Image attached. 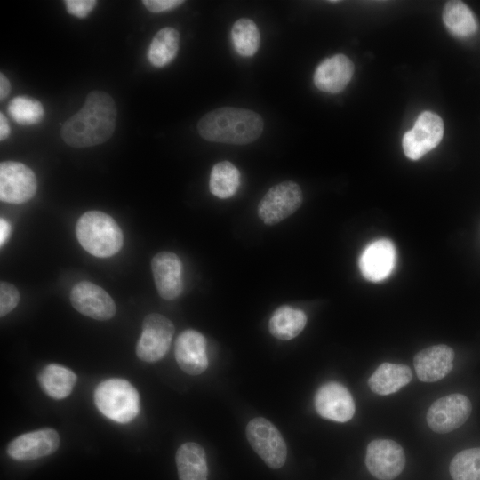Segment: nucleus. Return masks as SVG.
Wrapping results in <instances>:
<instances>
[{"label": "nucleus", "mask_w": 480, "mask_h": 480, "mask_svg": "<svg viewBox=\"0 0 480 480\" xmlns=\"http://www.w3.org/2000/svg\"><path fill=\"white\" fill-rule=\"evenodd\" d=\"M443 134L442 118L430 111L421 113L413 127L403 137L404 155L412 160L420 159L440 143Z\"/></svg>", "instance_id": "6e6552de"}, {"label": "nucleus", "mask_w": 480, "mask_h": 480, "mask_svg": "<svg viewBox=\"0 0 480 480\" xmlns=\"http://www.w3.org/2000/svg\"><path fill=\"white\" fill-rule=\"evenodd\" d=\"M443 20L448 30L460 37L469 36L477 29V22L468 6L461 1H449L443 10Z\"/></svg>", "instance_id": "393cba45"}, {"label": "nucleus", "mask_w": 480, "mask_h": 480, "mask_svg": "<svg viewBox=\"0 0 480 480\" xmlns=\"http://www.w3.org/2000/svg\"><path fill=\"white\" fill-rule=\"evenodd\" d=\"M37 189L34 172L26 164L5 161L0 164V199L9 204H23L30 200Z\"/></svg>", "instance_id": "1a4fd4ad"}, {"label": "nucleus", "mask_w": 480, "mask_h": 480, "mask_svg": "<svg viewBox=\"0 0 480 480\" xmlns=\"http://www.w3.org/2000/svg\"><path fill=\"white\" fill-rule=\"evenodd\" d=\"M365 464L368 471L379 480H393L405 466L402 446L389 439H375L367 446Z\"/></svg>", "instance_id": "9b49d317"}, {"label": "nucleus", "mask_w": 480, "mask_h": 480, "mask_svg": "<svg viewBox=\"0 0 480 480\" xmlns=\"http://www.w3.org/2000/svg\"><path fill=\"white\" fill-rule=\"evenodd\" d=\"M76 236L81 246L90 254L108 258L123 246V232L116 220L100 211H88L77 220Z\"/></svg>", "instance_id": "7ed1b4c3"}, {"label": "nucleus", "mask_w": 480, "mask_h": 480, "mask_svg": "<svg viewBox=\"0 0 480 480\" xmlns=\"http://www.w3.org/2000/svg\"><path fill=\"white\" fill-rule=\"evenodd\" d=\"M180 44V34L172 28L160 29L153 37L148 51V59L151 65L163 68L171 63L176 57Z\"/></svg>", "instance_id": "b1692460"}, {"label": "nucleus", "mask_w": 480, "mask_h": 480, "mask_svg": "<svg viewBox=\"0 0 480 480\" xmlns=\"http://www.w3.org/2000/svg\"><path fill=\"white\" fill-rule=\"evenodd\" d=\"M59 446L58 432L47 428L19 436L8 444L7 453L15 460L28 461L48 456Z\"/></svg>", "instance_id": "4468645a"}, {"label": "nucleus", "mask_w": 480, "mask_h": 480, "mask_svg": "<svg viewBox=\"0 0 480 480\" xmlns=\"http://www.w3.org/2000/svg\"><path fill=\"white\" fill-rule=\"evenodd\" d=\"M196 127L205 140L246 145L261 135L264 124L262 117L252 110L223 107L203 116Z\"/></svg>", "instance_id": "f03ea898"}, {"label": "nucleus", "mask_w": 480, "mask_h": 480, "mask_svg": "<svg viewBox=\"0 0 480 480\" xmlns=\"http://www.w3.org/2000/svg\"><path fill=\"white\" fill-rule=\"evenodd\" d=\"M231 39L236 52L252 57L259 50L260 34L255 22L248 18L237 20L231 28Z\"/></svg>", "instance_id": "bb28decb"}, {"label": "nucleus", "mask_w": 480, "mask_h": 480, "mask_svg": "<svg viewBox=\"0 0 480 480\" xmlns=\"http://www.w3.org/2000/svg\"><path fill=\"white\" fill-rule=\"evenodd\" d=\"M240 186V172L229 161H221L213 165L209 179L211 193L226 199L233 196Z\"/></svg>", "instance_id": "a878e982"}, {"label": "nucleus", "mask_w": 480, "mask_h": 480, "mask_svg": "<svg viewBox=\"0 0 480 480\" xmlns=\"http://www.w3.org/2000/svg\"><path fill=\"white\" fill-rule=\"evenodd\" d=\"M174 332L172 322L164 316L157 313L148 315L137 342V356L148 363L159 361L166 355Z\"/></svg>", "instance_id": "0eeeda50"}, {"label": "nucleus", "mask_w": 480, "mask_h": 480, "mask_svg": "<svg viewBox=\"0 0 480 480\" xmlns=\"http://www.w3.org/2000/svg\"><path fill=\"white\" fill-rule=\"evenodd\" d=\"M97 2L95 0H67L65 6L67 12L77 18L83 19L89 15L94 9Z\"/></svg>", "instance_id": "7c9ffc66"}, {"label": "nucleus", "mask_w": 480, "mask_h": 480, "mask_svg": "<svg viewBox=\"0 0 480 480\" xmlns=\"http://www.w3.org/2000/svg\"><path fill=\"white\" fill-rule=\"evenodd\" d=\"M116 106L112 97L102 91H92L82 108L62 125V140L74 148H86L107 141L114 133Z\"/></svg>", "instance_id": "f257e3e1"}, {"label": "nucleus", "mask_w": 480, "mask_h": 480, "mask_svg": "<svg viewBox=\"0 0 480 480\" xmlns=\"http://www.w3.org/2000/svg\"><path fill=\"white\" fill-rule=\"evenodd\" d=\"M77 377L70 369L58 364L46 365L38 375L44 392L53 399H63L72 392Z\"/></svg>", "instance_id": "5701e85b"}, {"label": "nucleus", "mask_w": 480, "mask_h": 480, "mask_svg": "<svg viewBox=\"0 0 480 480\" xmlns=\"http://www.w3.org/2000/svg\"><path fill=\"white\" fill-rule=\"evenodd\" d=\"M8 113L16 123L33 125L43 119L44 110L40 101L27 96H18L10 101Z\"/></svg>", "instance_id": "c85d7f7f"}, {"label": "nucleus", "mask_w": 480, "mask_h": 480, "mask_svg": "<svg viewBox=\"0 0 480 480\" xmlns=\"http://www.w3.org/2000/svg\"><path fill=\"white\" fill-rule=\"evenodd\" d=\"M11 84L8 78L3 74H0V100H4L10 93Z\"/></svg>", "instance_id": "72a5a7b5"}, {"label": "nucleus", "mask_w": 480, "mask_h": 480, "mask_svg": "<svg viewBox=\"0 0 480 480\" xmlns=\"http://www.w3.org/2000/svg\"><path fill=\"white\" fill-rule=\"evenodd\" d=\"M314 404L321 417L337 422L350 420L356 411L352 395L338 382L322 385L315 395Z\"/></svg>", "instance_id": "ddd939ff"}, {"label": "nucleus", "mask_w": 480, "mask_h": 480, "mask_svg": "<svg viewBox=\"0 0 480 480\" xmlns=\"http://www.w3.org/2000/svg\"><path fill=\"white\" fill-rule=\"evenodd\" d=\"M449 472L453 480H480V447L458 452L450 463Z\"/></svg>", "instance_id": "cd10ccee"}, {"label": "nucleus", "mask_w": 480, "mask_h": 480, "mask_svg": "<svg viewBox=\"0 0 480 480\" xmlns=\"http://www.w3.org/2000/svg\"><path fill=\"white\" fill-rule=\"evenodd\" d=\"M306 324L307 316L302 310L283 305L273 312L268 322V330L275 338L289 340L298 336Z\"/></svg>", "instance_id": "4be33fe9"}, {"label": "nucleus", "mask_w": 480, "mask_h": 480, "mask_svg": "<svg viewBox=\"0 0 480 480\" xmlns=\"http://www.w3.org/2000/svg\"><path fill=\"white\" fill-rule=\"evenodd\" d=\"M396 262L395 245L388 239H379L369 244L359 258L363 276L372 282H380L392 273Z\"/></svg>", "instance_id": "2eb2a0df"}, {"label": "nucleus", "mask_w": 480, "mask_h": 480, "mask_svg": "<svg viewBox=\"0 0 480 480\" xmlns=\"http://www.w3.org/2000/svg\"><path fill=\"white\" fill-rule=\"evenodd\" d=\"M354 65L344 54H335L324 60L316 68L313 80L322 92L336 93L342 91L350 82Z\"/></svg>", "instance_id": "6ab92c4d"}, {"label": "nucleus", "mask_w": 480, "mask_h": 480, "mask_svg": "<svg viewBox=\"0 0 480 480\" xmlns=\"http://www.w3.org/2000/svg\"><path fill=\"white\" fill-rule=\"evenodd\" d=\"M11 129L9 123L4 116V115L1 112L0 113V140H4L8 138L10 135Z\"/></svg>", "instance_id": "f704fd0d"}, {"label": "nucleus", "mask_w": 480, "mask_h": 480, "mask_svg": "<svg viewBox=\"0 0 480 480\" xmlns=\"http://www.w3.org/2000/svg\"><path fill=\"white\" fill-rule=\"evenodd\" d=\"M246 437L252 448L269 468L277 469L284 465L286 444L269 420L262 417L251 420L246 426Z\"/></svg>", "instance_id": "39448f33"}, {"label": "nucleus", "mask_w": 480, "mask_h": 480, "mask_svg": "<svg viewBox=\"0 0 480 480\" xmlns=\"http://www.w3.org/2000/svg\"><path fill=\"white\" fill-rule=\"evenodd\" d=\"M303 194L294 181L285 180L271 187L258 205L259 218L275 225L294 213L301 205Z\"/></svg>", "instance_id": "423d86ee"}, {"label": "nucleus", "mask_w": 480, "mask_h": 480, "mask_svg": "<svg viewBox=\"0 0 480 480\" xmlns=\"http://www.w3.org/2000/svg\"><path fill=\"white\" fill-rule=\"evenodd\" d=\"M206 339L199 332L183 331L175 342V359L180 368L189 375H199L208 367Z\"/></svg>", "instance_id": "f3484780"}, {"label": "nucleus", "mask_w": 480, "mask_h": 480, "mask_svg": "<svg viewBox=\"0 0 480 480\" xmlns=\"http://www.w3.org/2000/svg\"><path fill=\"white\" fill-rule=\"evenodd\" d=\"M11 233V226L9 222L1 218L0 219V245L3 246L4 243L8 240V237Z\"/></svg>", "instance_id": "473e14b6"}, {"label": "nucleus", "mask_w": 480, "mask_h": 480, "mask_svg": "<svg viewBox=\"0 0 480 480\" xmlns=\"http://www.w3.org/2000/svg\"><path fill=\"white\" fill-rule=\"evenodd\" d=\"M454 351L447 345H435L416 354L414 368L420 380L435 382L444 378L452 369Z\"/></svg>", "instance_id": "a211bd4d"}, {"label": "nucleus", "mask_w": 480, "mask_h": 480, "mask_svg": "<svg viewBox=\"0 0 480 480\" xmlns=\"http://www.w3.org/2000/svg\"><path fill=\"white\" fill-rule=\"evenodd\" d=\"M20 293L17 288L7 282L0 284V316H4L10 313L17 305Z\"/></svg>", "instance_id": "c756f323"}, {"label": "nucleus", "mask_w": 480, "mask_h": 480, "mask_svg": "<svg viewBox=\"0 0 480 480\" xmlns=\"http://www.w3.org/2000/svg\"><path fill=\"white\" fill-rule=\"evenodd\" d=\"M151 269L158 294L164 300H172L182 292V263L171 252L156 253L151 260Z\"/></svg>", "instance_id": "dca6fc26"}, {"label": "nucleus", "mask_w": 480, "mask_h": 480, "mask_svg": "<svg viewBox=\"0 0 480 480\" xmlns=\"http://www.w3.org/2000/svg\"><path fill=\"white\" fill-rule=\"evenodd\" d=\"M412 379L409 366L403 364L383 363L368 380L371 390L378 395H390L406 386Z\"/></svg>", "instance_id": "aec40b11"}, {"label": "nucleus", "mask_w": 480, "mask_h": 480, "mask_svg": "<svg viewBox=\"0 0 480 480\" xmlns=\"http://www.w3.org/2000/svg\"><path fill=\"white\" fill-rule=\"evenodd\" d=\"M175 460L179 480H207L206 455L200 444L184 443L177 450Z\"/></svg>", "instance_id": "412c9836"}, {"label": "nucleus", "mask_w": 480, "mask_h": 480, "mask_svg": "<svg viewBox=\"0 0 480 480\" xmlns=\"http://www.w3.org/2000/svg\"><path fill=\"white\" fill-rule=\"evenodd\" d=\"M184 3L182 0H144L142 4L151 12L158 13L175 9Z\"/></svg>", "instance_id": "2f4dec72"}, {"label": "nucleus", "mask_w": 480, "mask_h": 480, "mask_svg": "<svg viewBox=\"0 0 480 480\" xmlns=\"http://www.w3.org/2000/svg\"><path fill=\"white\" fill-rule=\"evenodd\" d=\"M94 402L105 417L118 423L132 421L140 412L139 393L124 379L101 381L95 388Z\"/></svg>", "instance_id": "20e7f679"}, {"label": "nucleus", "mask_w": 480, "mask_h": 480, "mask_svg": "<svg viewBox=\"0 0 480 480\" xmlns=\"http://www.w3.org/2000/svg\"><path fill=\"white\" fill-rule=\"evenodd\" d=\"M70 301L79 313L96 320H108L116 311L111 296L104 289L89 281H81L73 287Z\"/></svg>", "instance_id": "f8f14e48"}, {"label": "nucleus", "mask_w": 480, "mask_h": 480, "mask_svg": "<svg viewBox=\"0 0 480 480\" xmlns=\"http://www.w3.org/2000/svg\"><path fill=\"white\" fill-rule=\"evenodd\" d=\"M471 411V402L466 396L452 394L436 400L428 408L426 420L433 431L444 434L463 425Z\"/></svg>", "instance_id": "9d476101"}]
</instances>
